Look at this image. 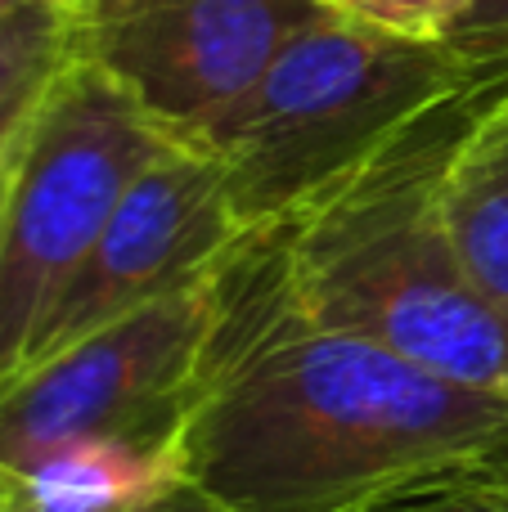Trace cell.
<instances>
[{
  "label": "cell",
  "instance_id": "1",
  "mask_svg": "<svg viewBox=\"0 0 508 512\" xmlns=\"http://www.w3.org/2000/svg\"><path fill=\"white\" fill-rule=\"evenodd\" d=\"M508 441V396L324 324L266 230L212 274L176 468L216 512H347Z\"/></svg>",
  "mask_w": 508,
  "mask_h": 512
},
{
  "label": "cell",
  "instance_id": "2",
  "mask_svg": "<svg viewBox=\"0 0 508 512\" xmlns=\"http://www.w3.org/2000/svg\"><path fill=\"white\" fill-rule=\"evenodd\" d=\"M500 68L414 117L347 180L266 230L297 301L324 324L441 378L508 396V315L477 288L446 225L441 176Z\"/></svg>",
  "mask_w": 508,
  "mask_h": 512
},
{
  "label": "cell",
  "instance_id": "3",
  "mask_svg": "<svg viewBox=\"0 0 508 512\" xmlns=\"http://www.w3.org/2000/svg\"><path fill=\"white\" fill-rule=\"evenodd\" d=\"M482 72L441 41L320 14L194 135L243 234L284 225Z\"/></svg>",
  "mask_w": 508,
  "mask_h": 512
},
{
  "label": "cell",
  "instance_id": "4",
  "mask_svg": "<svg viewBox=\"0 0 508 512\" xmlns=\"http://www.w3.org/2000/svg\"><path fill=\"white\" fill-rule=\"evenodd\" d=\"M171 144L90 63L68 59L54 72L14 144L0 198V378L18 373L50 301Z\"/></svg>",
  "mask_w": 508,
  "mask_h": 512
},
{
  "label": "cell",
  "instance_id": "5",
  "mask_svg": "<svg viewBox=\"0 0 508 512\" xmlns=\"http://www.w3.org/2000/svg\"><path fill=\"white\" fill-rule=\"evenodd\" d=\"M212 274L0 378V477L95 441L171 450L212 328Z\"/></svg>",
  "mask_w": 508,
  "mask_h": 512
},
{
  "label": "cell",
  "instance_id": "6",
  "mask_svg": "<svg viewBox=\"0 0 508 512\" xmlns=\"http://www.w3.org/2000/svg\"><path fill=\"white\" fill-rule=\"evenodd\" d=\"M72 59L104 72L167 140L230 108L324 0H63Z\"/></svg>",
  "mask_w": 508,
  "mask_h": 512
},
{
  "label": "cell",
  "instance_id": "7",
  "mask_svg": "<svg viewBox=\"0 0 508 512\" xmlns=\"http://www.w3.org/2000/svg\"><path fill=\"white\" fill-rule=\"evenodd\" d=\"M239 239L243 230L216 167L189 144H171L126 189L95 248L41 315L18 369L203 283Z\"/></svg>",
  "mask_w": 508,
  "mask_h": 512
},
{
  "label": "cell",
  "instance_id": "8",
  "mask_svg": "<svg viewBox=\"0 0 508 512\" xmlns=\"http://www.w3.org/2000/svg\"><path fill=\"white\" fill-rule=\"evenodd\" d=\"M441 207L468 274L508 315V68L491 77L450 149Z\"/></svg>",
  "mask_w": 508,
  "mask_h": 512
},
{
  "label": "cell",
  "instance_id": "9",
  "mask_svg": "<svg viewBox=\"0 0 508 512\" xmlns=\"http://www.w3.org/2000/svg\"><path fill=\"white\" fill-rule=\"evenodd\" d=\"M180 481L171 450L95 441L50 454L27 477H0V486L41 512H113L167 495Z\"/></svg>",
  "mask_w": 508,
  "mask_h": 512
},
{
  "label": "cell",
  "instance_id": "10",
  "mask_svg": "<svg viewBox=\"0 0 508 512\" xmlns=\"http://www.w3.org/2000/svg\"><path fill=\"white\" fill-rule=\"evenodd\" d=\"M68 59V5L63 0H18L0 18V113L41 95Z\"/></svg>",
  "mask_w": 508,
  "mask_h": 512
},
{
  "label": "cell",
  "instance_id": "11",
  "mask_svg": "<svg viewBox=\"0 0 508 512\" xmlns=\"http://www.w3.org/2000/svg\"><path fill=\"white\" fill-rule=\"evenodd\" d=\"M347 512H508V486L486 459L423 472Z\"/></svg>",
  "mask_w": 508,
  "mask_h": 512
},
{
  "label": "cell",
  "instance_id": "12",
  "mask_svg": "<svg viewBox=\"0 0 508 512\" xmlns=\"http://www.w3.org/2000/svg\"><path fill=\"white\" fill-rule=\"evenodd\" d=\"M324 5L356 18V23L383 27V32L414 36V41H441V32L473 0H324Z\"/></svg>",
  "mask_w": 508,
  "mask_h": 512
},
{
  "label": "cell",
  "instance_id": "13",
  "mask_svg": "<svg viewBox=\"0 0 508 512\" xmlns=\"http://www.w3.org/2000/svg\"><path fill=\"white\" fill-rule=\"evenodd\" d=\"M441 45L473 68H508V0H473L441 32Z\"/></svg>",
  "mask_w": 508,
  "mask_h": 512
},
{
  "label": "cell",
  "instance_id": "14",
  "mask_svg": "<svg viewBox=\"0 0 508 512\" xmlns=\"http://www.w3.org/2000/svg\"><path fill=\"white\" fill-rule=\"evenodd\" d=\"M0 512H41L32 504H23L18 495H9L5 486H0ZM113 512H216L212 504H207L203 495H198L189 481H180V486H171L167 495L158 499H144V504H131V508H113Z\"/></svg>",
  "mask_w": 508,
  "mask_h": 512
},
{
  "label": "cell",
  "instance_id": "15",
  "mask_svg": "<svg viewBox=\"0 0 508 512\" xmlns=\"http://www.w3.org/2000/svg\"><path fill=\"white\" fill-rule=\"evenodd\" d=\"M36 99H41V95H32V99H23V104H14V108H5V113H0V171H5L9 158H14V144H18V135H23L27 117H32Z\"/></svg>",
  "mask_w": 508,
  "mask_h": 512
},
{
  "label": "cell",
  "instance_id": "16",
  "mask_svg": "<svg viewBox=\"0 0 508 512\" xmlns=\"http://www.w3.org/2000/svg\"><path fill=\"white\" fill-rule=\"evenodd\" d=\"M486 463H491V472L508 486V441H500L491 454H486Z\"/></svg>",
  "mask_w": 508,
  "mask_h": 512
},
{
  "label": "cell",
  "instance_id": "17",
  "mask_svg": "<svg viewBox=\"0 0 508 512\" xmlns=\"http://www.w3.org/2000/svg\"><path fill=\"white\" fill-rule=\"evenodd\" d=\"M14 5H18V0H0V18H5L9 9H14Z\"/></svg>",
  "mask_w": 508,
  "mask_h": 512
},
{
  "label": "cell",
  "instance_id": "18",
  "mask_svg": "<svg viewBox=\"0 0 508 512\" xmlns=\"http://www.w3.org/2000/svg\"><path fill=\"white\" fill-rule=\"evenodd\" d=\"M9 171V167H5ZM5 171H0V198H5Z\"/></svg>",
  "mask_w": 508,
  "mask_h": 512
}]
</instances>
